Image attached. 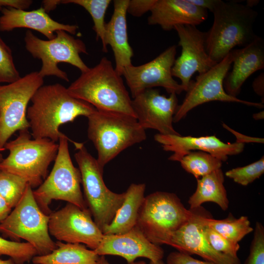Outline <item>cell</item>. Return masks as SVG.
Segmentation results:
<instances>
[{
    "label": "cell",
    "mask_w": 264,
    "mask_h": 264,
    "mask_svg": "<svg viewBox=\"0 0 264 264\" xmlns=\"http://www.w3.org/2000/svg\"><path fill=\"white\" fill-rule=\"evenodd\" d=\"M26 111V118L34 139L59 141L64 135L60 127L80 116L88 117L96 109L76 98L59 83L43 85L35 92Z\"/></svg>",
    "instance_id": "obj_1"
},
{
    "label": "cell",
    "mask_w": 264,
    "mask_h": 264,
    "mask_svg": "<svg viewBox=\"0 0 264 264\" xmlns=\"http://www.w3.org/2000/svg\"><path fill=\"white\" fill-rule=\"evenodd\" d=\"M67 88L71 96L89 103L97 110L118 112L135 117L132 99L122 76L105 57L94 66L81 72Z\"/></svg>",
    "instance_id": "obj_2"
},
{
    "label": "cell",
    "mask_w": 264,
    "mask_h": 264,
    "mask_svg": "<svg viewBox=\"0 0 264 264\" xmlns=\"http://www.w3.org/2000/svg\"><path fill=\"white\" fill-rule=\"evenodd\" d=\"M212 26L206 32V49L211 60L220 62L236 46L244 47L257 37L254 24L258 13L235 1L219 0L213 11Z\"/></svg>",
    "instance_id": "obj_3"
},
{
    "label": "cell",
    "mask_w": 264,
    "mask_h": 264,
    "mask_svg": "<svg viewBox=\"0 0 264 264\" xmlns=\"http://www.w3.org/2000/svg\"><path fill=\"white\" fill-rule=\"evenodd\" d=\"M87 118L88 137L97 151L96 160L103 171L123 150L146 139L145 130L133 116L96 110Z\"/></svg>",
    "instance_id": "obj_4"
},
{
    "label": "cell",
    "mask_w": 264,
    "mask_h": 264,
    "mask_svg": "<svg viewBox=\"0 0 264 264\" xmlns=\"http://www.w3.org/2000/svg\"><path fill=\"white\" fill-rule=\"evenodd\" d=\"M58 148L57 142L49 139H31L28 130L19 131L18 136L4 146L9 154L0 162V170L21 176L32 189L38 187L46 178Z\"/></svg>",
    "instance_id": "obj_5"
},
{
    "label": "cell",
    "mask_w": 264,
    "mask_h": 264,
    "mask_svg": "<svg viewBox=\"0 0 264 264\" xmlns=\"http://www.w3.org/2000/svg\"><path fill=\"white\" fill-rule=\"evenodd\" d=\"M193 214L175 194L156 191L145 197L135 226L151 242L168 244L172 235Z\"/></svg>",
    "instance_id": "obj_6"
},
{
    "label": "cell",
    "mask_w": 264,
    "mask_h": 264,
    "mask_svg": "<svg viewBox=\"0 0 264 264\" xmlns=\"http://www.w3.org/2000/svg\"><path fill=\"white\" fill-rule=\"evenodd\" d=\"M74 157L81 176L84 199L93 220L103 233L113 220L122 204L125 192L118 194L110 190L103 178V170L96 159L88 151L83 143L73 141Z\"/></svg>",
    "instance_id": "obj_7"
},
{
    "label": "cell",
    "mask_w": 264,
    "mask_h": 264,
    "mask_svg": "<svg viewBox=\"0 0 264 264\" xmlns=\"http://www.w3.org/2000/svg\"><path fill=\"white\" fill-rule=\"evenodd\" d=\"M33 191L28 184L20 201L0 224V233L16 241L23 239L34 247L38 255H44L57 245L49 233V215L38 205Z\"/></svg>",
    "instance_id": "obj_8"
},
{
    "label": "cell",
    "mask_w": 264,
    "mask_h": 264,
    "mask_svg": "<svg viewBox=\"0 0 264 264\" xmlns=\"http://www.w3.org/2000/svg\"><path fill=\"white\" fill-rule=\"evenodd\" d=\"M68 141L65 134L59 140V148L53 168L44 182L33 191L41 210L47 215L51 212L49 205L53 200H61L82 209L88 208L81 189V176L73 165L70 155Z\"/></svg>",
    "instance_id": "obj_9"
},
{
    "label": "cell",
    "mask_w": 264,
    "mask_h": 264,
    "mask_svg": "<svg viewBox=\"0 0 264 264\" xmlns=\"http://www.w3.org/2000/svg\"><path fill=\"white\" fill-rule=\"evenodd\" d=\"M24 42L27 51L33 58L41 61L39 72L44 78L53 76L69 82L67 73L58 66L60 63L73 66L81 72L89 68L80 57L81 54H88L85 44L65 31H57L54 38L45 40L28 30L25 33Z\"/></svg>",
    "instance_id": "obj_10"
},
{
    "label": "cell",
    "mask_w": 264,
    "mask_h": 264,
    "mask_svg": "<svg viewBox=\"0 0 264 264\" xmlns=\"http://www.w3.org/2000/svg\"><path fill=\"white\" fill-rule=\"evenodd\" d=\"M43 84L39 71H33L12 83L0 85V152L15 132L29 129L27 105Z\"/></svg>",
    "instance_id": "obj_11"
},
{
    "label": "cell",
    "mask_w": 264,
    "mask_h": 264,
    "mask_svg": "<svg viewBox=\"0 0 264 264\" xmlns=\"http://www.w3.org/2000/svg\"><path fill=\"white\" fill-rule=\"evenodd\" d=\"M232 61L230 52L220 62L206 72L198 74L195 80L190 81L185 98L179 105L174 116V122L180 121L195 107L211 101L236 102L260 109L264 108L262 103L241 100L226 92L223 88V81Z\"/></svg>",
    "instance_id": "obj_12"
},
{
    "label": "cell",
    "mask_w": 264,
    "mask_h": 264,
    "mask_svg": "<svg viewBox=\"0 0 264 264\" xmlns=\"http://www.w3.org/2000/svg\"><path fill=\"white\" fill-rule=\"evenodd\" d=\"M49 234L58 241L82 243L91 250L99 246L103 233L92 219L88 208L82 209L68 203L49 215Z\"/></svg>",
    "instance_id": "obj_13"
},
{
    "label": "cell",
    "mask_w": 264,
    "mask_h": 264,
    "mask_svg": "<svg viewBox=\"0 0 264 264\" xmlns=\"http://www.w3.org/2000/svg\"><path fill=\"white\" fill-rule=\"evenodd\" d=\"M176 54V46L173 45L147 63L137 66L131 65L124 69L122 76L132 98L146 89L156 87L163 88L170 94H179L184 91L172 74Z\"/></svg>",
    "instance_id": "obj_14"
},
{
    "label": "cell",
    "mask_w": 264,
    "mask_h": 264,
    "mask_svg": "<svg viewBox=\"0 0 264 264\" xmlns=\"http://www.w3.org/2000/svg\"><path fill=\"white\" fill-rule=\"evenodd\" d=\"M174 29L178 36L181 53L175 61L172 74L180 80V85L186 91L195 73H203L216 64L207 51L206 32L191 25H176Z\"/></svg>",
    "instance_id": "obj_15"
},
{
    "label": "cell",
    "mask_w": 264,
    "mask_h": 264,
    "mask_svg": "<svg viewBox=\"0 0 264 264\" xmlns=\"http://www.w3.org/2000/svg\"><path fill=\"white\" fill-rule=\"evenodd\" d=\"M178 106L176 93L166 97L153 88L145 90L132 99V107L140 125L163 135H180L173 126Z\"/></svg>",
    "instance_id": "obj_16"
},
{
    "label": "cell",
    "mask_w": 264,
    "mask_h": 264,
    "mask_svg": "<svg viewBox=\"0 0 264 264\" xmlns=\"http://www.w3.org/2000/svg\"><path fill=\"white\" fill-rule=\"evenodd\" d=\"M192 210V216L172 235L167 245L179 252L197 255L216 264H241L239 258L223 255L211 247L202 231V218L208 212L201 206Z\"/></svg>",
    "instance_id": "obj_17"
},
{
    "label": "cell",
    "mask_w": 264,
    "mask_h": 264,
    "mask_svg": "<svg viewBox=\"0 0 264 264\" xmlns=\"http://www.w3.org/2000/svg\"><path fill=\"white\" fill-rule=\"evenodd\" d=\"M154 138L164 151L173 153L168 159L176 161H179L183 156L193 151L205 152L225 161L228 156L240 154L244 147V144L242 143H224L215 135L194 137L157 133Z\"/></svg>",
    "instance_id": "obj_18"
},
{
    "label": "cell",
    "mask_w": 264,
    "mask_h": 264,
    "mask_svg": "<svg viewBox=\"0 0 264 264\" xmlns=\"http://www.w3.org/2000/svg\"><path fill=\"white\" fill-rule=\"evenodd\" d=\"M94 250L99 256H121L128 264L139 257L158 261L162 260L164 254L162 247L149 241L136 226L124 234L104 235L99 246Z\"/></svg>",
    "instance_id": "obj_19"
},
{
    "label": "cell",
    "mask_w": 264,
    "mask_h": 264,
    "mask_svg": "<svg viewBox=\"0 0 264 264\" xmlns=\"http://www.w3.org/2000/svg\"><path fill=\"white\" fill-rule=\"evenodd\" d=\"M1 12L0 31L2 32L25 28L37 31L49 40L54 38L57 31L64 30L75 35L79 29L77 25L64 24L54 20L42 6L31 11L5 7Z\"/></svg>",
    "instance_id": "obj_20"
},
{
    "label": "cell",
    "mask_w": 264,
    "mask_h": 264,
    "mask_svg": "<svg viewBox=\"0 0 264 264\" xmlns=\"http://www.w3.org/2000/svg\"><path fill=\"white\" fill-rule=\"evenodd\" d=\"M233 67L223 81V88L229 95L237 97L247 78L264 68V40L257 37L251 43L240 49H233Z\"/></svg>",
    "instance_id": "obj_21"
},
{
    "label": "cell",
    "mask_w": 264,
    "mask_h": 264,
    "mask_svg": "<svg viewBox=\"0 0 264 264\" xmlns=\"http://www.w3.org/2000/svg\"><path fill=\"white\" fill-rule=\"evenodd\" d=\"M150 12L148 24L159 25L165 31L179 25L197 26L208 18L207 10L188 0H156Z\"/></svg>",
    "instance_id": "obj_22"
},
{
    "label": "cell",
    "mask_w": 264,
    "mask_h": 264,
    "mask_svg": "<svg viewBox=\"0 0 264 264\" xmlns=\"http://www.w3.org/2000/svg\"><path fill=\"white\" fill-rule=\"evenodd\" d=\"M129 1L113 0V12L105 25V44L111 47L114 56L115 69L121 76L124 69L132 65V58L133 56L127 32L126 15Z\"/></svg>",
    "instance_id": "obj_23"
},
{
    "label": "cell",
    "mask_w": 264,
    "mask_h": 264,
    "mask_svg": "<svg viewBox=\"0 0 264 264\" xmlns=\"http://www.w3.org/2000/svg\"><path fill=\"white\" fill-rule=\"evenodd\" d=\"M144 183H132L125 192L124 201L111 222L103 231L104 235H120L135 226L140 208L145 198Z\"/></svg>",
    "instance_id": "obj_24"
},
{
    "label": "cell",
    "mask_w": 264,
    "mask_h": 264,
    "mask_svg": "<svg viewBox=\"0 0 264 264\" xmlns=\"http://www.w3.org/2000/svg\"><path fill=\"white\" fill-rule=\"evenodd\" d=\"M197 180L196 190L188 201L190 209L198 208L206 202L216 203L223 211L228 209L229 202L224 186V177L221 168Z\"/></svg>",
    "instance_id": "obj_25"
},
{
    "label": "cell",
    "mask_w": 264,
    "mask_h": 264,
    "mask_svg": "<svg viewBox=\"0 0 264 264\" xmlns=\"http://www.w3.org/2000/svg\"><path fill=\"white\" fill-rule=\"evenodd\" d=\"M57 248L51 253L34 256V264H96L100 256L81 243L56 242Z\"/></svg>",
    "instance_id": "obj_26"
},
{
    "label": "cell",
    "mask_w": 264,
    "mask_h": 264,
    "mask_svg": "<svg viewBox=\"0 0 264 264\" xmlns=\"http://www.w3.org/2000/svg\"><path fill=\"white\" fill-rule=\"evenodd\" d=\"M203 223L229 241L239 243L254 230L247 216L235 218L231 213L222 220L211 218L208 213L203 219Z\"/></svg>",
    "instance_id": "obj_27"
},
{
    "label": "cell",
    "mask_w": 264,
    "mask_h": 264,
    "mask_svg": "<svg viewBox=\"0 0 264 264\" xmlns=\"http://www.w3.org/2000/svg\"><path fill=\"white\" fill-rule=\"evenodd\" d=\"M182 168L196 179L220 169L222 161L212 154L202 151H191L179 160Z\"/></svg>",
    "instance_id": "obj_28"
},
{
    "label": "cell",
    "mask_w": 264,
    "mask_h": 264,
    "mask_svg": "<svg viewBox=\"0 0 264 264\" xmlns=\"http://www.w3.org/2000/svg\"><path fill=\"white\" fill-rule=\"evenodd\" d=\"M111 0H63L61 4H74L84 8L90 15L93 22V29L96 34V40H100L102 50L108 52L105 43L106 13Z\"/></svg>",
    "instance_id": "obj_29"
},
{
    "label": "cell",
    "mask_w": 264,
    "mask_h": 264,
    "mask_svg": "<svg viewBox=\"0 0 264 264\" xmlns=\"http://www.w3.org/2000/svg\"><path fill=\"white\" fill-rule=\"evenodd\" d=\"M28 184L21 176L0 170V195L12 208L20 201Z\"/></svg>",
    "instance_id": "obj_30"
},
{
    "label": "cell",
    "mask_w": 264,
    "mask_h": 264,
    "mask_svg": "<svg viewBox=\"0 0 264 264\" xmlns=\"http://www.w3.org/2000/svg\"><path fill=\"white\" fill-rule=\"evenodd\" d=\"M9 256L15 264H24L38 255L33 246L28 242L10 241L0 236V256Z\"/></svg>",
    "instance_id": "obj_31"
},
{
    "label": "cell",
    "mask_w": 264,
    "mask_h": 264,
    "mask_svg": "<svg viewBox=\"0 0 264 264\" xmlns=\"http://www.w3.org/2000/svg\"><path fill=\"white\" fill-rule=\"evenodd\" d=\"M264 173V157L243 167L232 169L225 172L228 177L236 183L247 186L260 178Z\"/></svg>",
    "instance_id": "obj_32"
},
{
    "label": "cell",
    "mask_w": 264,
    "mask_h": 264,
    "mask_svg": "<svg viewBox=\"0 0 264 264\" xmlns=\"http://www.w3.org/2000/svg\"><path fill=\"white\" fill-rule=\"evenodd\" d=\"M204 216L202 218V231L211 247L217 252L223 255L234 258H239L237 255L240 248L239 243H235L229 241L205 224L203 221Z\"/></svg>",
    "instance_id": "obj_33"
},
{
    "label": "cell",
    "mask_w": 264,
    "mask_h": 264,
    "mask_svg": "<svg viewBox=\"0 0 264 264\" xmlns=\"http://www.w3.org/2000/svg\"><path fill=\"white\" fill-rule=\"evenodd\" d=\"M10 47L0 36V83H12L21 78Z\"/></svg>",
    "instance_id": "obj_34"
},
{
    "label": "cell",
    "mask_w": 264,
    "mask_h": 264,
    "mask_svg": "<svg viewBox=\"0 0 264 264\" xmlns=\"http://www.w3.org/2000/svg\"><path fill=\"white\" fill-rule=\"evenodd\" d=\"M249 255L244 264H264V227L256 222Z\"/></svg>",
    "instance_id": "obj_35"
},
{
    "label": "cell",
    "mask_w": 264,
    "mask_h": 264,
    "mask_svg": "<svg viewBox=\"0 0 264 264\" xmlns=\"http://www.w3.org/2000/svg\"><path fill=\"white\" fill-rule=\"evenodd\" d=\"M156 0H129L127 13L136 17H140L151 11Z\"/></svg>",
    "instance_id": "obj_36"
},
{
    "label": "cell",
    "mask_w": 264,
    "mask_h": 264,
    "mask_svg": "<svg viewBox=\"0 0 264 264\" xmlns=\"http://www.w3.org/2000/svg\"><path fill=\"white\" fill-rule=\"evenodd\" d=\"M166 262L167 264H216L195 259L191 255L179 251L170 253L167 257Z\"/></svg>",
    "instance_id": "obj_37"
},
{
    "label": "cell",
    "mask_w": 264,
    "mask_h": 264,
    "mask_svg": "<svg viewBox=\"0 0 264 264\" xmlns=\"http://www.w3.org/2000/svg\"><path fill=\"white\" fill-rule=\"evenodd\" d=\"M31 0H0V11L5 7H13L26 10L32 4Z\"/></svg>",
    "instance_id": "obj_38"
},
{
    "label": "cell",
    "mask_w": 264,
    "mask_h": 264,
    "mask_svg": "<svg viewBox=\"0 0 264 264\" xmlns=\"http://www.w3.org/2000/svg\"><path fill=\"white\" fill-rule=\"evenodd\" d=\"M223 127L231 132L236 137V142L238 143H242L244 144L245 143L248 142H256V143H264V139L261 138H257L246 136L242 134L229 128L228 126L225 124H222Z\"/></svg>",
    "instance_id": "obj_39"
},
{
    "label": "cell",
    "mask_w": 264,
    "mask_h": 264,
    "mask_svg": "<svg viewBox=\"0 0 264 264\" xmlns=\"http://www.w3.org/2000/svg\"><path fill=\"white\" fill-rule=\"evenodd\" d=\"M188 1L198 7L213 12L219 0H188Z\"/></svg>",
    "instance_id": "obj_40"
},
{
    "label": "cell",
    "mask_w": 264,
    "mask_h": 264,
    "mask_svg": "<svg viewBox=\"0 0 264 264\" xmlns=\"http://www.w3.org/2000/svg\"><path fill=\"white\" fill-rule=\"evenodd\" d=\"M252 88L255 92L263 98L264 97V73H261L253 81Z\"/></svg>",
    "instance_id": "obj_41"
},
{
    "label": "cell",
    "mask_w": 264,
    "mask_h": 264,
    "mask_svg": "<svg viewBox=\"0 0 264 264\" xmlns=\"http://www.w3.org/2000/svg\"><path fill=\"white\" fill-rule=\"evenodd\" d=\"M12 209L6 200L0 195V224L10 214Z\"/></svg>",
    "instance_id": "obj_42"
},
{
    "label": "cell",
    "mask_w": 264,
    "mask_h": 264,
    "mask_svg": "<svg viewBox=\"0 0 264 264\" xmlns=\"http://www.w3.org/2000/svg\"><path fill=\"white\" fill-rule=\"evenodd\" d=\"M61 4V0H45L42 1V7L46 12L54 10L57 5Z\"/></svg>",
    "instance_id": "obj_43"
},
{
    "label": "cell",
    "mask_w": 264,
    "mask_h": 264,
    "mask_svg": "<svg viewBox=\"0 0 264 264\" xmlns=\"http://www.w3.org/2000/svg\"><path fill=\"white\" fill-rule=\"evenodd\" d=\"M96 264H110L105 258L104 256H100L99 260ZM130 264H146V263L143 261H140L136 262H133Z\"/></svg>",
    "instance_id": "obj_44"
},
{
    "label": "cell",
    "mask_w": 264,
    "mask_h": 264,
    "mask_svg": "<svg viewBox=\"0 0 264 264\" xmlns=\"http://www.w3.org/2000/svg\"><path fill=\"white\" fill-rule=\"evenodd\" d=\"M259 3L258 0H246V5L248 7L253 8V6L257 5Z\"/></svg>",
    "instance_id": "obj_45"
},
{
    "label": "cell",
    "mask_w": 264,
    "mask_h": 264,
    "mask_svg": "<svg viewBox=\"0 0 264 264\" xmlns=\"http://www.w3.org/2000/svg\"><path fill=\"white\" fill-rule=\"evenodd\" d=\"M264 111L255 113L253 115V117L255 120L263 119L264 117Z\"/></svg>",
    "instance_id": "obj_46"
},
{
    "label": "cell",
    "mask_w": 264,
    "mask_h": 264,
    "mask_svg": "<svg viewBox=\"0 0 264 264\" xmlns=\"http://www.w3.org/2000/svg\"><path fill=\"white\" fill-rule=\"evenodd\" d=\"M0 264H15L11 259L6 260L0 259Z\"/></svg>",
    "instance_id": "obj_47"
},
{
    "label": "cell",
    "mask_w": 264,
    "mask_h": 264,
    "mask_svg": "<svg viewBox=\"0 0 264 264\" xmlns=\"http://www.w3.org/2000/svg\"><path fill=\"white\" fill-rule=\"evenodd\" d=\"M150 264H165V263L162 260H160L156 262L150 261Z\"/></svg>",
    "instance_id": "obj_48"
},
{
    "label": "cell",
    "mask_w": 264,
    "mask_h": 264,
    "mask_svg": "<svg viewBox=\"0 0 264 264\" xmlns=\"http://www.w3.org/2000/svg\"><path fill=\"white\" fill-rule=\"evenodd\" d=\"M3 159V157L2 154L0 151V162H1Z\"/></svg>",
    "instance_id": "obj_49"
}]
</instances>
